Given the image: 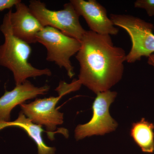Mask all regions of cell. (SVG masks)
<instances>
[{
    "mask_svg": "<svg viewBox=\"0 0 154 154\" xmlns=\"http://www.w3.org/2000/svg\"><path fill=\"white\" fill-rule=\"evenodd\" d=\"M50 89L48 85L36 87L27 80L16 85L12 91L6 90L4 95L0 97V122H11V111L16 106L23 104L26 100L47 94Z\"/></svg>",
    "mask_w": 154,
    "mask_h": 154,
    "instance_id": "cell-10",
    "label": "cell"
},
{
    "mask_svg": "<svg viewBox=\"0 0 154 154\" xmlns=\"http://www.w3.org/2000/svg\"><path fill=\"white\" fill-rule=\"evenodd\" d=\"M10 127H17L25 131L28 136L36 143L38 154H55V148L46 145L42 138V134L45 132L48 135V138L51 140L49 133L44 130L41 125L33 123L22 111L19 113L17 119L14 121L0 122V131Z\"/></svg>",
    "mask_w": 154,
    "mask_h": 154,
    "instance_id": "cell-11",
    "label": "cell"
},
{
    "mask_svg": "<svg viewBox=\"0 0 154 154\" xmlns=\"http://www.w3.org/2000/svg\"><path fill=\"white\" fill-rule=\"evenodd\" d=\"M110 19L115 26L127 32L132 46L126 55V61L133 63L143 57H149L154 53V25L138 17L127 14H111Z\"/></svg>",
    "mask_w": 154,
    "mask_h": 154,
    "instance_id": "cell-3",
    "label": "cell"
},
{
    "mask_svg": "<svg viewBox=\"0 0 154 154\" xmlns=\"http://www.w3.org/2000/svg\"><path fill=\"white\" fill-rule=\"evenodd\" d=\"M152 66H153V67L154 68V65H153Z\"/></svg>",
    "mask_w": 154,
    "mask_h": 154,
    "instance_id": "cell-16",
    "label": "cell"
},
{
    "mask_svg": "<svg viewBox=\"0 0 154 154\" xmlns=\"http://www.w3.org/2000/svg\"><path fill=\"white\" fill-rule=\"evenodd\" d=\"M0 30L5 37L4 43L0 45V66L12 72L16 85H21L29 78L52 75L50 69L36 68L28 61L32 48L30 44L13 34L10 10L4 16Z\"/></svg>",
    "mask_w": 154,
    "mask_h": 154,
    "instance_id": "cell-2",
    "label": "cell"
},
{
    "mask_svg": "<svg viewBox=\"0 0 154 154\" xmlns=\"http://www.w3.org/2000/svg\"><path fill=\"white\" fill-rule=\"evenodd\" d=\"M36 41L46 48L48 61L65 69L70 79L75 75L70 59L79 51L81 42L50 27L43 28L37 35Z\"/></svg>",
    "mask_w": 154,
    "mask_h": 154,
    "instance_id": "cell-5",
    "label": "cell"
},
{
    "mask_svg": "<svg viewBox=\"0 0 154 154\" xmlns=\"http://www.w3.org/2000/svg\"><path fill=\"white\" fill-rule=\"evenodd\" d=\"M20 0H0V12L11 9L20 2Z\"/></svg>",
    "mask_w": 154,
    "mask_h": 154,
    "instance_id": "cell-14",
    "label": "cell"
},
{
    "mask_svg": "<svg viewBox=\"0 0 154 154\" xmlns=\"http://www.w3.org/2000/svg\"><path fill=\"white\" fill-rule=\"evenodd\" d=\"M10 10V20L13 34L28 44L37 42L36 36L44 27L32 14L28 6L20 1Z\"/></svg>",
    "mask_w": 154,
    "mask_h": 154,
    "instance_id": "cell-9",
    "label": "cell"
},
{
    "mask_svg": "<svg viewBox=\"0 0 154 154\" xmlns=\"http://www.w3.org/2000/svg\"><path fill=\"white\" fill-rule=\"evenodd\" d=\"M28 7L43 27L55 28L80 42L87 31L81 25L79 15L70 2L60 11L50 10L39 0L30 1Z\"/></svg>",
    "mask_w": 154,
    "mask_h": 154,
    "instance_id": "cell-4",
    "label": "cell"
},
{
    "mask_svg": "<svg viewBox=\"0 0 154 154\" xmlns=\"http://www.w3.org/2000/svg\"><path fill=\"white\" fill-rule=\"evenodd\" d=\"M64 96L59 94L57 97L51 96L44 99H36L28 104L20 105L22 111L35 124L44 126L51 137L54 140V133L57 125L63 122V113L60 112L56 106Z\"/></svg>",
    "mask_w": 154,
    "mask_h": 154,
    "instance_id": "cell-7",
    "label": "cell"
},
{
    "mask_svg": "<svg viewBox=\"0 0 154 154\" xmlns=\"http://www.w3.org/2000/svg\"><path fill=\"white\" fill-rule=\"evenodd\" d=\"M117 94L110 90L96 94L92 105L93 115L91 120L86 124L79 125L75 129L77 140L93 135H103L116 129L118 123L110 116L109 107Z\"/></svg>",
    "mask_w": 154,
    "mask_h": 154,
    "instance_id": "cell-6",
    "label": "cell"
},
{
    "mask_svg": "<svg viewBox=\"0 0 154 154\" xmlns=\"http://www.w3.org/2000/svg\"><path fill=\"white\" fill-rule=\"evenodd\" d=\"M1 79H0V83H1Z\"/></svg>",
    "mask_w": 154,
    "mask_h": 154,
    "instance_id": "cell-17",
    "label": "cell"
},
{
    "mask_svg": "<svg viewBox=\"0 0 154 154\" xmlns=\"http://www.w3.org/2000/svg\"><path fill=\"white\" fill-rule=\"evenodd\" d=\"M79 16L85 20L90 30L102 35H116L119 30L115 27L104 6L96 0H71Z\"/></svg>",
    "mask_w": 154,
    "mask_h": 154,
    "instance_id": "cell-8",
    "label": "cell"
},
{
    "mask_svg": "<svg viewBox=\"0 0 154 154\" xmlns=\"http://www.w3.org/2000/svg\"><path fill=\"white\" fill-rule=\"evenodd\" d=\"M154 125L143 118L133 123L131 136L142 151L152 153L154 151Z\"/></svg>",
    "mask_w": 154,
    "mask_h": 154,
    "instance_id": "cell-12",
    "label": "cell"
},
{
    "mask_svg": "<svg viewBox=\"0 0 154 154\" xmlns=\"http://www.w3.org/2000/svg\"><path fill=\"white\" fill-rule=\"evenodd\" d=\"M148 63L151 66L154 65V54L148 57Z\"/></svg>",
    "mask_w": 154,
    "mask_h": 154,
    "instance_id": "cell-15",
    "label": "cell"
},
{
    "mask_svg": "<svg viewBox=\"0 0 154 154\" xmlns=\"http://www.w3.org/2000/svg\"><path fill=\"white\" fill-rule=\"evenodd\" d=\"M134 6L136 8L144 9L149 17H154V0H137Z\"/></svg>",
    "mask_w": 154,
    "mask_h": 154,
    "instance_id": "cell-13",
    "label": "cell"
},
{
    "mask_svg": "<svg viewBox=\"0 0 154 154\" xmlns=\"http://www.w3.org/2000/svg\"><path fill=\"white\" fill-rule=\"evenodd\" d=\"M76 54L80 66L79 82L96 94L108 91L122 79L127 54L110 35L87 30Z\"/></svg>",
    "mask_w": 154,
    "mask_h": 154,
    "instance_id": "cell-1",
    "label": "cell"
}]
</instances>
